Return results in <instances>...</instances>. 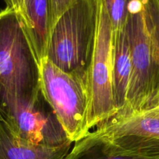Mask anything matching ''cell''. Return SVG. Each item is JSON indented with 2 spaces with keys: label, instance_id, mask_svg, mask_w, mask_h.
<instances>
[{
  "label": "cell",
  "instance_id": "obj_12",
  "mask_svg": "<svg viewBox=\"0 0 159 159\" xmlns=\"http://www.w3.org/2000/svg\"><path fill=\"white\" fill-rule=\"evenodd\" d=\"M109 17L112 34L116 35L124 29L128 16L129 0H101Z\"/></svg>",
  "mask_w": 159,
  "mask_h": 159
},
{
  "label": "cell",
  "instance_id": "obj_17",
  "mask_svg": "<svg viewBox=\"0 0 159 159\" xmlns=\"http://www.w3.org/2000/svg\"><path fill=\"white\" fill-rule=\"evenodd\" d=\"M158 2H159V0H158Z\"/></svg>",
  "mask_w": 159,
  "mask_h": 159
},
{
  "label": "cell",
  "instance_id": "obj_14",
  "mask_svg": "<svg viewBox=\"0 0 159 159\" xmlns=\"http://www.w3.org/2000/svg\"><path fill=\"white\" fill-rule=\"evenodd\" d=\"M6 7L12 9L18 16L21 15L23 12L24 0H4Z\"/></svg>",
  "mask_w": 159,
  "mask_h": 159
},
{
  "label": "cell",
  "instance_id": "obj_9",
  "mask_svg": "<svg viewBox=\"0 0 159 159\" xmlns=\"http://www.w3.org/2000/svg\"><path fill=\"white\" fill-rule=\"evenodd\" d=\"M73 142L58 148L35 145L18 139L0 120V159H64Z\"/></svg>",
  "mask_w": 159,
  "mask_h": 159
},
{
  "label": "cell",
  "instance_id": "obj_13",
  "mask_svg": "<svg viewBox=\"0 0 159 159\" xmlns=\"http://www.w3.org/2000/svg\"><path fill=\"white\" fill-rule=\"evenodd\" d=\"M77 0H49L50 2V16L49 31L51 30L62 14Z\"/></svg>",
  "mask_w": 159,
  "mask_h": 159
},
{
  "label": "cell",
  "instance_id": "obj_3",
  "mask_svg": "<svg viewBox=\"0 0 159 159\" xmlns=\"http://www.w3.org/2000/svg\"><path fill=\"white\" fill-rule=\"evenodd\" d=\"M41 91L40 65L18 16L6 7L0 18V92L35 99Z\"/></svg>",
  "mask_w": 159,
  "mask_h": 159
},
{
  "label": "cell",
  "instance_id": "obj_5",
  "mask_svg": "<svg viewBox=\"0 0 159 159\" xmlns=\"http://www.w3.org/2000/svg\"><path fill=\"white\" fill-rule=\"evenodd\" d=\"M41 90L73 143L89 133L88 84L59 69L45 57L40 64Z\"/></svg>",
  "mask_w": 159,
  "mask_h": 159
},
{
  "label": "cell",
  "instance_id": "obj_1",
  "mask_svg": "<svg viewBox=\"0 0 159 159\" xmlns=\"http://www.w3.org/2000/svg\"><path fill=\"white\" fill-rule=\"evenodd\" d=\"M132 75L124 109L105 122H117L159 107L158 0H129L126 26Z\"/></svg>",
  "mask_w": 159,
  "mask_h": 159
},
{
  "label": "cell",
  "instance_id": "obj_2",
  "mask_svg": "<svg viewBox=\"0 0 159 159\" xmlns=\"http://www.w3.org/2000/svg\"><path fill=\"white\" fill-rule=\"evenodd\" d=\"M99 18V0H77L62 14L50 34L47 58L88 84Z\"/></svg>",
  "mask_w": 159,
  "mask_h": 159
},
{
  "label": "cell",
  "instance_id": "obj_8",
  "mask_svg": "<svg viewBox=\"0 0 159 159\" xmlns=\"http://www.w3.org/2000/svg\"><path fill=\"white\" fill-rule=\"evenodd\" d=\"M132 69L130 47L124 27L113 37L112 90L115 113L112 118L118 116L126 106Z\"/></svg>",
  "mask_w": 159,
  "mask_h": 159
},
{
  "label": "cell",
  "instance_id": "obj_11",
  "mask_svg": "<svg viewBox=\"0 0 159 159\" xmlns=\"http://www.w3.org/2000/svg\"><path fill=\"white\" fill-rule=\"evenodd\" d=\"M96 127L94 133L104 138L140 135L159 139V115L148 111L117 122H104Z\"/></svg>",
  "mask_w": 159,
  "mask_h": 159
},
{
  "label": "cell",
  "instance_id": "obj_4",
  "mask_svg": "<svg viewBox=\"0 0 159 159\" xmlns=\"http://www.w3.org/2000/svg\"><path fill=\"white\" fill-rule=\"evenodd\" d=\"M0 120L30 144L58 148L72 142L41 91L35 99L0 92Z\"/></svg>",
  "mask_w": 159,
  "mask_h": 159
},
{
  "label": "cell",
  "instance_id": "obj_7",
  "mask_svg": "<svg viewBox=\"0 0 159 159\" xmlns=\"http://www.w3.org/2000/svg\"><path fill=\"white\" fill-rule=\"evenodd\" d=\"M49 16V0H24L23 12L18 16L39 65L47 57L50 38Z\"/></svg>",
  "mask_w": 159,
  "mask_h": 159
},
{
  "label": "cell",
  "instance_id": "obj_16",
  "mask_svg": "<svg viewBox=\"0 0 159 159\" xmlns=\"http://www.w3.org/2000/svg\"><path fill=\"white\" fill-rule=\"evenodd\" d=\"M2 16V11H0V18H1Z\"/></svg>",
  "mask_w": 159,
  "mask_h": 159
},
{
  "label": "cell",
  "instance_id": "obj_15",
  "mask_svg": "<svg viewBox=\"0 0 159 159\" xmlns=\"http://www.w3.org/2000/svg\"><path fill=\"white\" fill-rule=\"evenodd\" d=\"M151 111H154V113H157V115H159V107L158 108H157V109H155V110H151Z\"/></svg>",
  "mask_w": 159,
  "mask_h": 159
},
{
  "label": "cell",
  "instance_id": "obj_10",
  "mask_svg": "<svg viewBox=\"0 0 159 159\" xmlns=\"http://www.w3.org/2000/svg\"><path fill=\"white\" fill-rule=\"evenodd\" d=\"M64 159H159V156H140L129 153L92 131L74 142Z\"/></svg>",
  "mask_w": 159,
  "mask_h": 159
},
{
  "label": "cell",
  "instance_id": "obj_6",
  "mask_svg": "<svg viewBox=\"0 0 159 159\" xmlns=\"http://www.w3.org/2000/svg\"><path fill=\"white\" fill-rule=\"evenodd\" d=\"M113 34L109 17L99 0V18L94 51L89 73V130L108 120L115 115L112 90Z\"/></svg>",
  "mask_w": 159,
  "mask_h": 159
}]
</instances>
